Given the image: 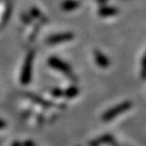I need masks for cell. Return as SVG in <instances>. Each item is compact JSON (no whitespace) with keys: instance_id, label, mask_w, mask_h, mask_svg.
Here are the masks:
<instances>
[{"instance_id":"obj_2","label":"cell","mask_w":146,"mask_h":146,"mask_svg":"<svg viewBox=\"0 0 146 146\" xmlns=\"http://www.w3.org/2000/svg\"><path fill=\"white\" fill-rule=\"evenodd\" d=\"M142 76L146 77V55L144 56V58L142 60V70H141Z\"/></svg>"},{"instance_id":"obj_3","label":"cell","mask_w":146,"mask_h":146,"mask_svg":"<svg viewBox=\"0 0 146 146\" xmlns=\"http://www.w3.org/2000/svg\"><path fill=\"white\" fill-rule=\"evenodd\" d=\"M113 146H119V145H116V144H114Z\"/></svg>"},{"instance_id":"obj_1","label":"cell","mask_w":146,"mask_h":146,"mask_svg":"<svg viewBox=\"0 0 146 146\" xmlns=\"http://www.w3.org/2000/svg\"><path fill=\"white\" fill-rule=\"evenodd\" d=\"M130 107H131V104L129 102H125V103H122L119 106H116L113 108H111L106 112L103 116V120L106 121V122H108L110 120H113L115 117H117L118 115L122 114L123 112H125L127 110H129Z\"/></svg>"}]
</instances>
